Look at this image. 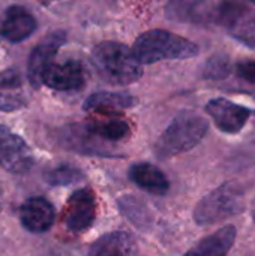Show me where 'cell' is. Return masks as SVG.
<instances>
[{"mask_svg":"<svg viewBox=\"0 0 255 256\" xmlns=\"http://www.w3.org/2000/svg\"><path fill=\"white\" fill-rule=\"evenodd\" d=\"M242 2H245V3H246V2H249V3H252V4H255V0H242Z\"/></svg>","mask_w":255,"mask_h":256,"instance_id":"obj_25","label":"cell"},{"mask_svg":"<svg viewBox=\"0 0 255 256\" xmlns=\"http://www.w3.org/2000/svg\"><path fill=\"white\" fill-rule=\"evenodd\" d=\"M90 60L96 74L113 86L134 84L143 76V64L134 51L120 42L105 40L98 44L92 51Z\"/></svg>","mask_w":255,"mask_h":256,"instance_id":"obj_1","label":"cell"},{"mask_svg":"<svg viewBox=\"0 0 255 256\" xmlns=\"http://www.w3.org/2000/svg\"><path fill=\"white\" fill-rule=\"evenodd\" d=\"M96 218V198L89 189L75 190L65 208V224L74 231L80 232L87 230Z\"/></svg>","mask_w":255,"mask_h":256,"instance_id":"obj_8","label":"cell"},{"mask_svg":"<svg viewBox=\"0 0 255 256\" xmlns=\"http://www.w3.org/2000/svg\"><path fill=\"white\" fill-rule=\"evenodd\" d=\"M141 64H152L162 60L191 58L198 54V46L176 33L155 28L140 34L132 48Z\"/></svg>","mask_w":255,"mask_h":256,"instance_id":"obj_2","label":"cell"},{"mask_svg":"<svg viewBox=\"0 0 255 256\" xmlns=\"http://www.w3.org/2000/svg\"><path fill=\"white\" fill-rule=\"evenodd\" d=\"M66 42V33L62 30H56L47 34L32 51L27 64V78L29 82L39 88L44 84V76L48 68L54 63L56 54L59 48Z\"/></svg>","mask_w":255,"mask_h":256,"instance_id":"obj_5","label":"cell"},{"mask_svg":"<svg viewBox=\"0 0 255 256\" xmlns=\"http://www.w3.org/2000/svg\"><path fill=\"white\" fill-rule=\"evenodd\" d=\"M38 28L36 18L23 6L14 4L6 9L0 22V34L9 42H23Z\"/></svg>","mask_w":255,"mask_h":256,"instance_id":"obj_10","label":"cell"},{"mask_svg":"<svg viewBox=\"0 0 255 256\" xmlns=\"http://www.w3.org/2000/svg\"><path fill=\"white\" fill-rule=\"evenodd\" d=\"M248 12H249L248 4L242 0H221L218 4L210 8L209 22H213L216 26H221L230 30Z\"/></svg>","mask_w":255,"mask_h":256,"instance_id":"obj_18","label":"cell"},{"mask_svg":"<svg viewBox=\"0 0 255 256\" xmlns=\"http://www.w3.org/2000/svg\"><path fill=\"white\" fill-rule=\"evenodd\" d=\"M245 212V192L233 183H224L198 201L194 208V220L200 226L228 220Z\"/></svg>","mask_w":255,"mask_h":256,"instance_id":"obj_4","label":"cell"},{"mask_svg":"<svg viewBox=\"0 0 255 256\" xmlns=\"http://www.w3.org/2000/svg\"><path fill=\"white\" fill-rule=\"evenodd\" d=\"M231 72L233 63L230 56L225 52H216L204 62L201 68V78L209 81H221L228 78Z\"/></svg>","mask_w":255,"mask_h":256,"instance_id":"obj_20","label":"cell"},{"mask_svg":"<svg viewBox=\"0 0 255 256\" xmlns=\"http://www.w3.org/2000/svg\"><path fill=\"white\" fill-rule=\"evenodd\" d=\"M207 0H171L167 4V16L174 21L206 24L210 20Z\"/></svg>","mask_w":255,"mask_h":256,"instance_id":"obj_15","label":"cell"},{"mask_svg":"<svg viewBox=\"0 0 255 256\" xmlns=\"http://www.w3.org/2000/svg\"><path fill=\"white\" fill-rule=\"evenodd\" d=\"M83 178V174L69 165H62L57 166L54 170H51L47 176L48 183H51L53 186H66V184H72L77 183Z\"/></svg>","mask_w":255,"mask_h":256,"instance_id":"obj_22","label":"cell"},{"mask_svg":"<svg viewBox=\"0 0 255 256\" xmlns=\"http://www.w3.org/2000/svg\"><path fill=\"white\" fill-rule=\"evenodd\" d=\"M206 112L213 120L215 126L230 135L239 134L248 123L252 111L225 98H216L207 102Z\"/></svg>","mask_w":255,"mask_h":256,"instance_id":"obj_6","label":"cell"},{"mask_svg":"<svg viewBox=\"0 0 255 256\" xmlns=\"http://www.w3.org/2000/svg\"><path fill=\"white\" fill-rule=\"evenodd\" d=\"M251 214H252V219H254L255 222V198L254 201H252V204H251Z\"/></svg>","mask_w":255,"mask_h":256,"instance_id":"obj_24","label":"cell"},{"mask_svg":"<svg viewBox=\"0 0 255 256\" xmlns=\"http://www.w3.org/2000/svg\"><path fill=\"white\" fill-rule=\"evenodd\" d=\"M228 32L237 42L255 50V16H249V12Z\"/></svg>","mask_w":255,"mask_h":256,"instance_id":"obj_21","label":"cell"},{"mask_svg":"<svg viewBox=\"0 0 255 256\" xmlns=\"http://www.w3.org/2000/svg\"><path fill=\"white\" fill-rule=\"evenodd\" d=\"M0 210H2V208H0Z\"/></svg>","mask_w":255,"mask_h":256,"instance_id":"obj_27","label":"cell"},{"mask_svg":"<svg viewBox=\"0 0 255 256\" xmlns=\"http://www.w3.org/2000/svg\"><path fill=\"white\" fill-rule=\"evenodd\" d=\"M44 84L59 92L80 90L86 84V70L78 60L54 62L44 76Z\"/></svg>","mask_w":255,"mask_h":256,"instance_id":"obj_9","label":"cell"},{"mask_svg":"<svg viewBox=\"0 0 255 256\" xmlns=\"http://www.w3.org/2000/svg\"><path fill=\"white\" fill-rule=\"evenodd\" d=\"M33 165V154L23 138L0 124V166L12 174H23Z\"/></svg>","mask_w":255,"mask_h":256,"instance_id":"obj_7","label":"cell"},{"mask_svg":"<svg viewBox=\"0 0 255 256\" xmlns=\"http://www.w3.org/2000/svg\"><path fill=\"white\" fill-rule=\"evenodd\" d=\"M51 2H57V0H51Z\"/></svg>","mask_w":255,"mask_h":256,"instance_id":"obj_26","label":"cell"},{"mask_svg":"<svg viewBox=\"0 0 255 256\" xmlns=\"http://www.w3.org/2000/svg\"><path fill=\"white\" fill-rule=\"evenodd\" d=\"M23 78L17 69H5L0 72V111L11 112L21 110L27 104Z\"/></svg>","mask_w":255,"mask_h":256,"instance_id":"obj_12","label":"cell"},{"mask_svg":"<svg viewBox=\"0 0 255 256\" xmlns=\"http://www.w3.org/2000/svg\"><path fill=\"white\" fill-rule=\"evenodd\" d=\"M209 123L204 117L194 111H182L177 114L156 142V154L168 159L194 148L207 134Z\"/></svg>","mask_w":255,"mask_h":256,"instance_id":"obj_3","label":"cell"},{"mask_svg":"<svg viewBox=\"0 0 255 256\" xmlns=\"http://www.w3.org/2000/svg\"><path fill=\"white\" fill-rule=\"evenodd\" d=\"M236 74L246 82L255 84V60H242L236 63Z\"/></svg>","mask_w":255,"mask_h":256,"instance_id":"obj_23","label":"cell"},{"mask_svg":"<svg viewBox=\"0 0 255 256\" xmlns=\"http://www.w3.org/2000/svg\"><path fill=\"white\" fill-rule=\"evenodd\" d=\"M138 104V99L129 93H116V92H98L90 94L84 100L86 111H120L134 108Z\"/></svg>","mask_w":255,"mask_h":256,"instance_id":"obj_17","label":"cell"},{"mask_svg":"<svg viewBox=\"0 0 255 256\" xmlns=\"http://www.w3.org/2000/svg\"><path fill=\"white\" fill-rule=\"evenodd\" d=\"M129 178L140 189L152 195H165L170 189L167 176L152 164H137L129 170Z\"/></svg>","mask_w":255,"mask_h":256,"instance_id":"obj_13","label":"cell"},{"mask_svg":"<svg viewBox=\"0 0 255 256\" xmlns=\"http://www.w3.org/2000/svg\"><path fill=\"white\" fill-rule=\"evenodd\" d=\"M237 230L233 225H225L203 238L194 249L185 256H227L231 246L234 244Z\"/></svg>","mask_w":255,"mask_h":256,"instance_id":"obj_14","label":"cell"},{"mask_svg":"<svg viewBox=\"0 0 255 256\" xmlns=\"http://www.w3.org/2000/svg\"><path fill=\"white\" fill-rule=\"evenodd\" d=\"M135 243L126 232H108L98 238L89 256H134Z\"/></svg>","mask_w":255,"mask_h":256,"instance_id":"obj_16","label":"cell"},{"mask_svg":"<svg viewBox=\"0 0 255 256\" xmlns=\"http://www.w3.org/2000/svg\"><path fill=\"white\" fill-rule=\"evenodd\" d=\"M87 130L93 135L98 136L99 140L110 141V142H117L129 136L131 128L125 120L120 118H110V120H98L86 124Z\"/></svg>","mask_w":255,"mask_h":256,"instance_id":"obj_19","label":"cell"},{"mask_svg":"<svg viewBox=\"0 0 255 256\" xmlns=\"http://www.w3.org/2000/svg\"><path fill=\"white\" fill-rule=\"evenodd\" d=\"M56 212L50 201L41 196L29 198L20 208V219L23 226L35 234L48 231L54 224Z\"/></svg>","mask_w":255,"mask_h":256,"instance_id":"obj_11","label":"cell"}]
</instances>
